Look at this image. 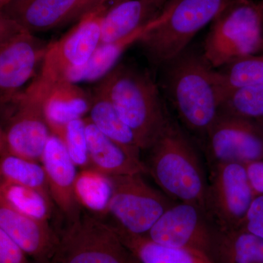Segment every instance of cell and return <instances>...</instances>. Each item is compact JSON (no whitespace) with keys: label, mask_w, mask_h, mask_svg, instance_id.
<instances>
[{"label":"cell","mask_w":263,"mask_h":263,"mask_svg":"<svg viewBox=\"0 0 263 263\" xmlns=\"http://www.w3.org/2000/svg\"><path fill=\"white\" fill-rule=\"evenodd\" d=\"M164 66V90L178 117L204 141L224 101L216 69L203 53L187 48Z\"/></svg>","instance_id":"cell-1"},{"label":"cell","mask_w":263,"mask_h":263,"mask_svg":"<svg viewBox=\"0 0 263 263\" xmlns=\"http://www.w3.org/2000/svg\"><path fill=\"white\" fill-rule=\"evenodd\" d=\"M97 86L130 128L141 150L149 149L171 120L150 74L134 66L121 64Z\"/></svg>","instance_id":"cell-2"},{"label":"cell","mask_w":263,"mask_h":263,"mask_svg":"<svg viewBox=\"0 0 263 263\" xmlns=\"http://www.w3.org/2000/svg\"><path fill=\"white\" fill-rule=\"evenodd\" d=\"M146 164L157 186L173 200L204 209L207 176L193 143L171 120L149 148Z\"/></svg>","instance_id":"cell-3"},{"label":"cell","mask_w":263,"mask_h":263,"mask_svg":"<svg viewBox=\"0 0 263 263\" xmlns=\"http://www.w3.org/2000/svg\"><path fill=\"white\" fill-rule=\"evenodd\" d=\"M232 0H171L164 18L140 40L148 61L167 64L187 48L193 37L210 24Z\"/></svg>","instance_id":"cell-4"},{"label":"cell","mask_w":263,"mask_h":263,"mask_svg":"<svg viewBox=\"0 0 263 263\" xmlns=\"http://www.w3.org/2000/svg\"><path fill=\"white\" fill-rule=\"evenodd\" d=\"M203 46L214 68L263 52V6L254 0H232L212 22Z\"/></svg>","instance_id":"cell-5"},{"label":"cell","mask_w":263,"mask_h":263,"mask_svg":"<svg viewBox=\"0 0 263 263\" xmlns=\"http://www.w3.org/2000/svg\"><path fill=\"white\" fill-rule=\"evenodd\" d=\"M51 83L36 76L26 89L0 106L6 124L3 127L11 155L41 162L52 133L44 114V103Z\"/></svg>","instance_id":"cell-6"},{"label":"cell","mask_w":263,"mask_h":263,"mask_svg":"<svg viewBox=\"0 0 263 263\" xmlns=\"http://www.w3.org/2000/svg\"><path fill=\"white\" fill-rule=\"evenodd\" d=\"M56 263H140L113 226L82 214L58 235Z\"/></svg>","instance_id":"cell-7"},{"label":"cell","mask_w":263,"mask_h":263,"mask_svg":"<svg viewBox=\"0 0 263 263\" xmlns=\"http://www.w3.org/2000/svg\"><path fill=\"white\" fill-rule=\"evenodd\" d=\"M141 174L109 177L111 193L106 214L132 234L146 235L174 200L145 181Z\"/></svg>","instance_id":"cell-8"},{"label":"cell","mask_w":263,"mask_h":263,"mask_svg":"<svg viewBox=\"0 0 263 263\" xmlns=\"http://www.w3.org/2000/svg\"><path fill=\"white\" fill-rule=\"evenodd\" d=\"M209 166L204 210L219 229H238L256 196L245 164L226 162Z\"/></svg>","instance_id":"cell-9"},{"label":"cell","mask_w":263,"mask_h":263,"mask_svg":"<svg viewBox=\"0 0 263 263\" xmlns=\"http://www.w3.org/2000/svg\"><path fill=\"white\" fill-rule=\"evenodd\" d=\"M109 6L102 4L84 13L58 41L49 43L38 75L51 83L67 79L86 63L101 41V23Z\"/></svg>","instance_id":"cell-10"},{"label":"cell","mask_w":263,"mask_h":263,"mask_svg":"<svg viewBox=\"0 0 263 263\" xmlns=\"http://www.w3.org/2000/svg\"><path fill=\"white\" fill-rule=\"evenodd\" d=\"M217 230L201 207L179 202L162 214L146 236L160 245L187 249L211 260Z\"/></svg>","instance_id":"cell-11"},{"label":"cell","mask_w":263,"mask_h":263,"mask_svg":"<svg viewBox=\"0 0 263 263\" xmlns=\"http://www.w3.org/2000/svg\"><path fill=\"white\" fill-rule=\"evenodd\" d=\"M204 143L209 165L263 160V123L220 110Z\"/></svg>","instance_id":"cell-12"},{"label":"cell","mask_w":263,"mask_h":263,"mask_svg":"<svg viewBox=\"0 0 263 263\" xmlns=\"http://www.w3.org/2000/svg\"><path fill=\"white\" fill-rule=\"evenodd\" d=\"M48 45L24 29L0 44V106L37 75Z\"/></svg>","instance_id":"cell-13"},{"label":"cell","mask_w":263,"mask_h":263,"mask_svg":"<svg viewBox=\"0 0 263 263\" xmlns=\"http://www.w3.org/2000/svg\"><path fill=\"white\" fill-rule=\"evenodd\" d=\"M41 163L53 204L69 221L77 219L82 210L76 193L79 172L61 138L53 134L50 136L43 150Z\"/></svg>","instance_id":"cell-14"},{"label":"cell","mask_w":263,"mask_h":263,"mask_svg":"<svg viewBox=\"0 0 263 263\" xmlns=\"http://www.w3.org/2000/svg\"><path fill=\"white\" fill-rule=\"evenodd\" d=\"M82 0H8L1 10L27 32H47L81 17Z\"/></svg>","instance_id":"cell-15"},{"label":"cell","mask_w":263,"mask_h":263,"mask_svg":"<svg viewBox=\"0 0 263 263\" xmlns=\"http://www.w3.org/2000/svg\"><path fill=\"white\" fill-rule=\"evenodd\" d=\"M0 228L37 262L54 257L59 236L48 221L33 219L8 206L0 200Z\"/></svg>","instance_id":"cell-16"},{"label":"cell","mask_w":263,"mask_h":263,"mask_svg":"<svg viewBox=\"0 0 263 263\" xmlns=\"http://www.w3.org/2000/svg\"><path fill=\"white\" fill-rule=\"evenodd\" d=\"M89 169L104 176H124L146 174L141 159L136 158L117 143L103 135L86 117Z\"/></svg>","instance_id":"cell-17"},{"label":"cell","mask_w":263,"mask_h":263,"mask_svg":"<svg viewBox=\"0 0 263 263\" xmlns=\"http://www.w3.org/2000/svg\"><path fill=\"white\" fill-rule=\"evenodd\" d=\"M92 94L76 83L65 79L52 83L44 103V114L51 133L61 138L69 122L86 117Z\"/></svg>","instance_id":"cell-18"},{"label":"cell","mask_w":263,"mask_h":263,"mask_svg":"<svg viewBox=\"0 0 263 263\" xmlns=\"http://www.w3.org/2000/svg\"><path fill=\"white\" fill-rule=\"evenodd\" d=\"M157 0H120L109 6L101 23L100 44L119 41L142 28L160 14Z\"/></svg>","instance_id":"cell-19"},{"label":"cell","mask_w":263,"mask_h":263,"mask_svg":"<svg viewBox=\"0 0 263 263\" xmlns=\"http://www.w3.org/2000/svg\"><path fill=\"white\" fill-rule=\"evenodd\" d=\"M163 18L162 10L157 18L133 34L114 42L100 44L89 61L82 67L70 71L66 79L76 84L101 80L117 66L124 52L135 43L139 42L143 36L160 23Z\"/></svg>","instance_id":"cell-20"},{"label":"cell","mask_w":263,"mask_h":263,"mask_svg":"<svg viewBox=\"0 0 263 263\" xmlns=\"http://www.w3.org/2000/svg\"><path fill=\"white\" fill-rule=\"evenodd\" d=\"M90 122L103 135L136 158L141 159V148L130 128L123 122L106 95L98 86L93 91L88 114Z\"/></svg>","instance_id":"cell-21"},{"label":"cell","mask_w":263,"mask_h":263,"mask_svg":"<svg viewBox=\"0 0 263 263\" xmlns=\"http://www.w3.org/2000/svg\"><path fill=\"white\" fill-rule=\"evenodd\" d=\"M211 260L214 263H263V239L241 229L218 228Z\"/></svg>","instance_id":"cell-22"},{"label":"cell","mask_w":263,"mask_h":263,"mask_svg":"<svg viewBox=\"0 0 263 263\" xmlns=\"http://www.w3.org/2000/svg\"><path fill=\"white\" fill-rule=\"evenodd\" d=\"M111 226L140 263H214L187 249L160 245L146 235L132 234L114 224Z\"/></svg>","instance_id":"cell-23"},{"label":"cell","mask_w":263,"mask_h":263,"mask_svg":"<svg viewBox=\"0 0 263 263\" xmlns=\"http://www.w3.org/2000/svg\"><path fill=\"white\" fill-rule=\"evenodd\" d=\"M0 200L16 212L40 221H48L53 212L49 194L8 182L1 177Z\"/></svg>","instance_id":"cell-24"},{"label":"cell","mask_w":263,"mask_h":263,"mask_svg":"<svg viewBox=\"0 0 263 263\" xmlns=\"http://www.w3.org/2000/svg\"><path fill=\"white\" fill-rule=\"evenodd\" d=\"M216 71L226 98L234 90L263 85V54L237 59Z\"/></svg>","instance_id":"cell-25"},{"label":"cell","mask_w":263,"mask_h":263,"mask_svg":"<svg viewBox=\"0 0 263 263\" xmlns=\"http://www.w3.org/2000/svg\"><path fill=\"white\" fill-rule=\"evenodd\" d=\"M76 193L81 207L100 215L106 214L111 185L108 176L91 170L79 173Z\"/></svg>","instance_id":"cell-26"},{"label":"cell","mask_w":263,"mask_h":263,"mask_svg":"<svg viewBox=\"0 0 263 263\" xmlns=\"http://www.w3.org/2000/svg\"><path fill=\"white\" fill-rule=\"evenodd\" d=\"M0 177L8 182L49 194L46 174L41 162L27 160L11 154L2 156Z\"/></svg>","instance_id":"cell-27"},{"label":"cell","mask_w":263,"mask_h":263,"mask_svg":"<svg viewBox=\"0 0 263 263\" xmlns=\"http://www.w3.org/2000/svg\"><path fill=\"white\" fill-rule=\"evenodd\" d=\"M220 110L263 123V85L230 91L224 99Z\"/></svg>","instance_id":"cell-28"},{"label":"cell","mask_w":263,"mask_h":263,"mask_svg":"<svg viewBox=\"0 0 263 263\" xmlns=\"http://www.w3.org/2000/svg\"><path fill=\"white\" fill-rule=\"evenodd\" d=\"M60 138L63 141L70 158L78 168L81 171L89 169L86 117L69 122Z\"/></svg>","instance_id":"cell-29"},{"label":"cell","mask_w":263,"mask_h":263,"mask_svg":"<svg viewBox=\"0 0 263 263\" xmlns=\"http://www.w3.org/2000/svg\"><path fill=\"white\" fill-rule=\"evenodd\" d=\"M238 229L245 230L263 239V195L254 197Z\"/></svg>","instance_id":"cell-30"},{"label":"cell","mask_w":263,"mask_h":263,"mask_svg":"<svg viewBox=\"0 0 263 263\" xmlns=\"http://www.w3.org/2000/svg\"><path fill=\"white\" fill-rule=\"evenodd\" d=\"M27 255L0 228V263H29Z\"/></svg>","instance_id":"cell-31"},{"label":"cell","mask_w":263,"mask_h":263,"mask_svg":"<svg viewBox=\"0 0 263 263\" xmlns=\"http://www.w3.org/2000/svg\"><path fill=\"white\" fill-rule=\"evenodd\" d=\"M247 176L256 196L263 195V160L245 164Z\"/></svg>","instance_id":"cell-32"},{"label":"cell","mask_w":263,"mask_h":263,"mask_svg":"<svg viewBox=\"0 0 263 263\" xmlns=\"http://www.w3.org/2000/svg\"><path fill=\"white\" fill-rule=\"evenodd\" d=\"M23 29L0 9V44Z\"/></svg>","instance_id":"cell-33"},{"label":"cell","mask_w":263,"mask_h":263,"mask_svg":"<svg viewBox=\"0 0 263 263\" xmlns=\"http://www.w3.org/2000/svg\"><path fill=\"white\" fill-rule=\"evenodd\" d=\"M108 0H82L81 2V17L86 12L102 4L107 3ZM80 17V18H81Z\"/></svg>","instance_id":"cell-34"},{"label":"cell","mask_w":263,"mask_h":263,"mask_svg":"<svg viewBox=\"0 0 263 263\" xmlns=\"http://www.w3.org/2000/svg\"><path fill=\"white\" fill-rule=\"evenodd\" d=\"M10 154L7 144L4 128L0 124V157Z\"/></svg>","instance_id":"cell-35"},{"label":"cell","mask_w":263,"mask_h":263,"mask_svg":"<svg viewBox=\"0 0 263 263\" xmlns=\"http://www.w3.org/2000/svg\"><path fill=\"white\" fill-rule=\"evenodd\" d=\"M8 1V0H0V9L4 6L5 4H6L7 2Z\"/></svg>","instance_id":"cell-36"},{"label":"cell","mask_w":263,"mask_h":263,"mask_svg":"<svg viewBox=\"0 0 263 263\" xmlns=\"http://www.w3.org/2000/svg\"><path fill=\"white\" fill-rule=\"evenodd\" d=\"M37 263H56L55 262L54 259H50V260L43 261V262H37Z\"/></svg>","instance_id":"cell-37"},{"label":"cell","mask_w":263,"mask_h":263,"mask_svg":"<svg viewBox=\"0 0 263 263\" xmlns=\"http://www.w3.org/2000/svg\"><path fill=\"white\" fill-rule=\"evenodd\" d=\"M120 1V0H114V3H116V2ZM157 1L160 2V3H164V1L165 0H157Z\"/></svg>","instance_id":"cell-38"},{"label":"cell","mask_w":263,"mask_h":263,"mask_svg":"<svg viewBox=\"0 0 263 263\" xmlns=\"http://www.w3.org/2000/svg\"><path fill=\"white\" fill-rule=\"evenodd\" d=\"M259 3H260L261 4H262V5L263 6V0H260V1H259Z\"/></svg>","instance_id":"cell-39"}]
</instances>
